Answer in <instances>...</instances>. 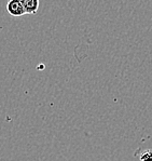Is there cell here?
<instances>
[{
	"label": "cell",
	"instance_id": "cell-1",
	"mask_svg": "<svg viewBox=\"0 0 152 161\" xmlns=\"http://www.w3.org/2000/svg\"><path fill=\"white\" fill-rule=\"evenodd\" d=\"M7 11L14 17H21L25 14L21 0H11L7 3Z\"/></svg>",
	"mask_w": 152,
	"mask_h": 161
},
{
	"label": "cell",
	"instance_id": "cell-2",
	"mask_svg": "<svg viewBox=\"0 0 152 161\" xmlns=\"http://www.w3.org/2000/svg\"><path fill=\"white\" fill-rule=\"evenodd\" d=\"M21 2L25 10V14H36L40 4L38 0H21Z\"/></svg>",
	"mask_w": 152,
	"mask_h": 161
},
{
	"label": "cell",
	"instance_id": "cell-3",
	"mask_svg": "<svg viewBox=\"0 0 152 161\" xmlns=\"http://www.w3.org/2000/svg\"><path fill=\"white\" fill-rule=\"evenodd\" d=\"M139 159L140 161H152V150L147 149L143 152L139 156Z\"/></svg>",
	"mask_w": 152,
	"mask_h": 161
}]
</instances>
